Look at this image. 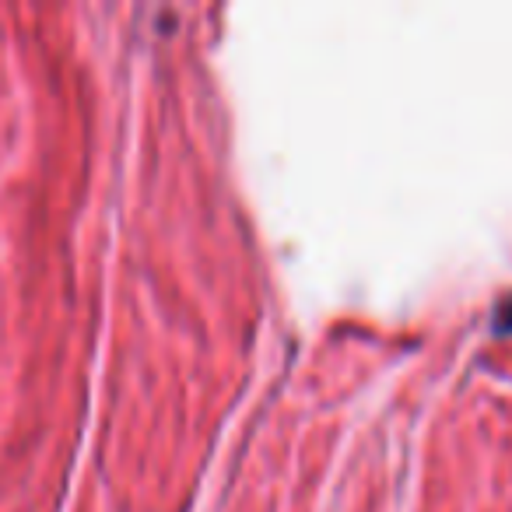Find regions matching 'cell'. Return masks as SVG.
Here are the masks:
<instances>
[{
	"mask_svg": "<svg viewBox=\"0 0 512 512\" xmlns=\"http://www.w3.org/2000/svg\"><path fill=\"white\" fill-rule=\"evenodd\" d=\"M495 334H512V295L498 306L495 313Z\"/></svg>",
	"mask_w": 512,
	"mask_h": 512,
	"instance_id": "1",
	"label": "cell"
}]
</instances>
